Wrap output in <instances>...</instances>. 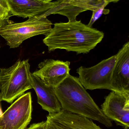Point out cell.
<instances>
[{"mask_svg": "<svg viewBox=\"0 0 129 129\" xmlns=\"http://www.w3.org/2000/svg\"><path fill=\"white\" fill-rule=\"evenodd\" d=\"M52 25L47 17L41 15L29 17L22 22L10 20L0 28V36L10 48H16L28 39L39 35H46L51 30Z\"/></svg>", "mask_w": 129, "mask_h": 129, "instance_id": "4", "label": "cell"}, {"mask_svg": "<svg viewBox=\"0 0 129 129\" xmlns=\"http://www.w3.org/2000/svg\"><path fill=\"white\" fill-rule=\"evenodd\" d=\"M54 90L63 110L97 121L108 128L113 126L77 77L70 74Z\"/></svg>", "mask_w": 129, "mask_h": 129, "instance_id": "2", "label": "cell"}, {"mask_svg": "<svg viewBox=\"0 0 129 129\" xmlns=\"http://www.w3.org/2000/svg\"><path fill=\"white\" fill-rule=\"evenodd\" d=\"M104 33L81 21L57 23L43 39L49 52L57 49L87 54L103 40Z\"/></svg>", "mask_w": 129, "mask_h": 129, "instance_id": "1", "label": "cell"}, {"mask_svg": "<svg viewBox=\"0 0 129 129\" xmlns=\"http://www.w3.org/2000/svg\"><path fill=\"white\" fill-rule=\"evenodd\" d=\"M30 92L23 94L0 116V129H25L32 120Z\"/></svg>", "mask_w": 129, "mask_h": 129, "instance_id": "6", "label": "cell"}, {"mask_svg": "<svg viewBox=\"0 0 129 129\" xmlns=\"http://www.w3.org/2000/svg\"><path fill=\"white\" fill-rule=\"evenodd\" d=\"M105 2L104 0H57L53 2L51 7L41 15L47 17L51 14H60L66 16L68 22H72L76 20L81 13L96 10Z\"/></svg>", "mask_w": 129, "mask_h": 129, "instance_id": "7", "label": "cell"}, {"mask_svg": "<svg viewBox=\"0 0 129 129\" xmlns=\"http://www.w3.org/2000/svg\"><path fill=\"white\" fill-rule=\"evenodd\" d=\"M120 0H104L105 2L108 3L109 4L111 2H114V3H116V2H118Z\"/></svg>", "mask_w": 129, "mask_h": 129, "instance_id": "17", "label": "cell"}, {"mask_svg": "<svg viewBox=\"0 0 129 129\" xmlns=\"http://www.w3.org/2000/svg\"><path fill=\"white\" fill-rule=\"evenodd\" d=\"M38 1L42 2H46V3H49V2H51L53 0H38Z\"/></svg>", "mask_w": 129, "mask_h": 129, "instance_id": "18", "label": "cell"}, {"mask_svg": "<svg viewBox=\"0 0 129 129\" xmlns=\"http://www.w3.org/2000/svg\"><path fill=\"white\" fill-rule=\"evenodd\" d=\"M108 3L105 2L102 7L98 8L95 11H92V16L91 17V20L87 25L89 27H92V25L96 21L98 20L103 14H108L110 12V10L105 9V7L108 4Z\"/></svg>", "mask_w": 129, "mask_h": 129, "instance_id": "15", "label": "cell"}, {"mask_svg": "<svg viewBox=\"0 0 129 129\" xmlns=\"http://www.w3.org/2000/svg\"><path fill=\"white\" fill-rule=\"evenodd\" d=\"M70 62L47 59L40 63L38 70L33 74L47 85L55 88L70 75Z\"/></svg>", "mask_w": 129, "mask_h": 129, "instance_id": "10", "label": "cell"}, {"mask_svg": "<svg viewBox=\"0 0 129 129\" xmlns=\"http://www.w3.org/2000/svg\"><path fill=\"white\" fill-rule=\"evenodd\" d=\"M12 16L23 18L41 15L48 10L53 2L46 3L38 0H6Z\"/></svg>", "mask_w": 129, "mask_h": 129, "instance_id": "12", "label": "cell"}, {"mask_svg": "<svg viewBox=\"0 0 129 129\" xmlns=\"http://www.w3.org/2000/svg\"><path fill=\"white\" fill-rule=\"evenodd\" d=\"M0 102H1V101H0ZM2 113H2V110L1 108V105H0V116L2 114Z\"/></svg>", "mask_w": 129, "mask_h": 129, "instance_id": "19", "label": "cell"}, {"mask_svg": "<svg viewBox=\"0 0 129 129\" xmlns=\"http://www.w3.org/2000/svg\"><path fill=\"white\" fill-rule=\"evenodd\" d=\"M12 16L6 0H0V28L9 22Z\"/></svg>", "mask_w": 129, "mask_h": 129, "instance_id": "14", "label": "cell"}, {"mask_svg": "<svg viewBox=\"0 0 129 129\" xmlns=\"http://www.w3.org/2000/svg\"><path fill=\"white\" fill-rule=\"evenodd\" d=\"M102 112L110 120L129 128V94L112 91L101 105Z\"/></svg>", "mask_w": 129, "mask_h": 129, "instance_id": "8", "label": "cell"}, {"mask_svg": "<svg viewBox=\"0 0 129 129\" xmlns=\"http://www.w3.org/2000/svg\"><path fill=\"white\" fill-rule=\"evenodd\" d=\"M111 80L112 91L129 94V42L116 54Z\"/></svg>", "mask_w": 129, "mask_h": 129, "instance_id": "11", "label": "cell"}, {"mask_svg": "<svg viewBox=\"0 0 129 129\" xmlns=\"http://www.w3.org/2000/svg\"><path fill=\"white\" fill-rule=\"evenodd\" d=\"M27 129H46L45 121L33 123Z\"/></svg>", "mask_w": 129, "mask_h": 129, "instance_id": "16", "label": "cell"}, {"mask_svg": "<svg viewBox=\"0 0 129 129\" xmlns=\"http://www.w3.org/2000/svg\"><path fill=\"white\" fill-rule=\"evenodd\" d=\"M33 89L29 60H18L11 67L0 68V101L12 103Z\"/></svg>", "mask_w": 129, "mask_h": 129, "instance_id": "3", "label": "cell"}, {"mask_svg": "<svg viewBox=\"0 0 129 129\" xmlns=\"http://www.w3.org/2000/svg\"><path fill=\"white\" fill-rule=\"evenodd\" d=\"M46 129H102L87 117L62 110L47 116Z\"/></svg>", "mask_w": 129, "mask_h": 129, "instance_id": "9", "label": "cell"}, {"mask_svg": "<svg viewBox=\"0 0 129 129\" xmlns=\"http://www.w3.org/2000/svg\"><path fill=\"white\" fill-rule=\"evenodd\" d=\"M33 89L35 90L38 102L48 114L60 112L61 105L57 98L54 88L45 85L40 78L32 73Z\"/></svg>", "mask_w": 129, "mask_h": 129, "instance_id": "13", "label": "cell"}, {"mask_svg": "<svg viewBox=\"0 0 129 129\" xmlns=\"http://www.w3.org/2000/svg\"><path fill=\"white\" fill-rule=\"evenodd\" d=\"M116 54L104 60L96 65L86 68L81 66L76 70L78 78L86 89L112 90V73L116 61Z\"/></svg>", "mask_w": 129, "mask_h": 129, "instance_id": "5", "label": "cell"}]
</instances>
